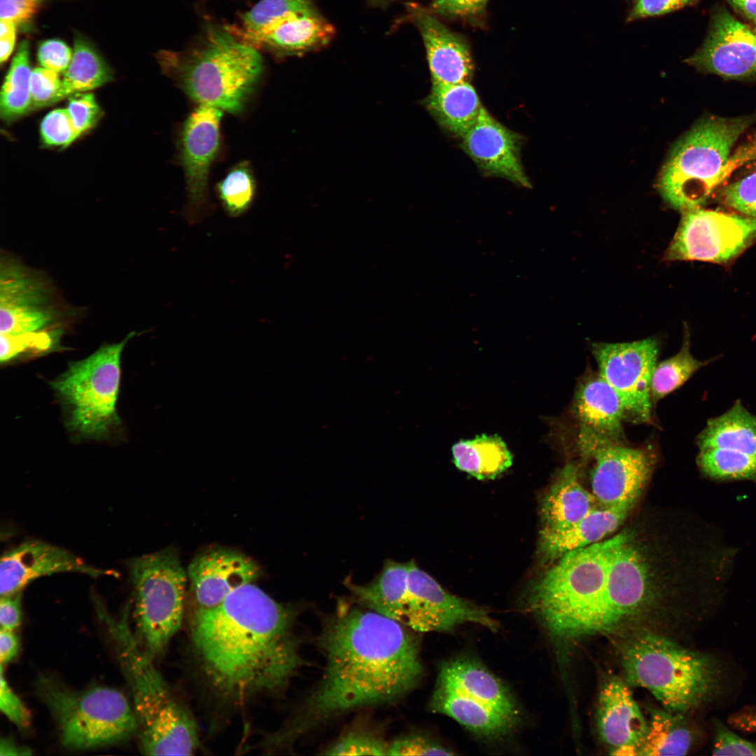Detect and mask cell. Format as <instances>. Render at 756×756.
<instances>
[{
  "label": "cell",
  "mask_w": 756,
  "mask_h": 756,
  "mask_svg": "<svg viewBox=\"0 0 756 756\" xmlns=\"http://www.w3.org/2000/svg\"><path fill=\"white\" fill-rule=\"evenodd\" d=\"M260 572L253 560L233 550L213 549L197 555L187 569L195 610L218 606L239 587L255 581Z\"/></svg>",
  "instance_id": "20"
},
{
  "label": "cell",
  "mask_w": 756,
  "mask_h": 756,
  "mask_svg": "<svg viewBox=\"0 0 756 756\" xmlns=\"http://www.w3.org/2000/svg\"><path fill=\"white\" fill-rule=\"evenodd\" d=\"M599 374L615 391L631 419L651 421L650 384L659 352L653 338L622 343H594Z\"/></svg>",
  "instance_id": "14"
},
{
  "label": "cell",
  "mask_w": 756,
  "mask_h": 756,
  "mask_svg": "<svg viewBox=\"0 0 756 756\" xmlns=\"http://www.w3.org/2000/svg\"><path fill=\"white\" fill-rule=\"evenodd\" d=\"M755 120L709 117L696 124L675 145L662 169L657 189L664 201L680 212L702 207L734 168L731 150Z\"/></svg>",
  "instance_id": "6"
},
{
  "label": "cell",
  "mask_w": 756,
  "mask_h": 756,
  "mask_svg": "<svg viewBox=\"0 0 756 756\" xmlns=\"http://www.w3.org/2000/svg\"><path fill=\"white\" fill-rule=\"evenodd\" d=\"M318 644L326 658L322 678L290 720L270 734L276 747L332 717L393 703L421 677L417 644L407 627L363 606L340 605Z\"/></svg>",
  "instance_id": "1"
},
{
  "label": "cell",
  "mask_w": 756,
  "mask_h": 756,
  "mask_svg": "<svg viewBox=\"0 0 756 756\" xmlns=\"http://www.w3.org/2000/svg\"><path fill=\"white\" fill-rule=\"evenodd\" d=\"M626 680L648 690L666 708L682 713L717 692L720 667L710 655L693 651L655 633L629 637L620 650Z\"/></svg>",
  "instance_id": "5"
},
{
  "label": "cell",
  "mask_w": 756,
  "mask_h": 756,
  "mask_svg": "<svg viewBox=\"0 0 756 756\" xmlns=\"http://www.w3.org/2000/svg\"><path fill=\"white\" fill-rule=\"evenodd\" d=\"M388 743L364 731H351L328 746L326 755H387Z\"/></svg>",
  "instance_id": "39"
},
{
  "label": "cell",
  "mask_w": 756,
  "mask_h": 756,
  "mask_svg": "<svg viewBox=\"0 0 756 756\" xmlns=\"http://www.w3.org/2000/svg\"><path fill=\"white\" fill-rule=\"evenodd\" d=\"M223 111L199 105L183 123L179 140L180 159L185 172L188 202L184 211L192 225L209 213L208 175L220 144Z\"/></svg>",
  "instance_id": "16"
},
{
  "label": "cell",
  "mask_w": 756,
  "mask_h": 756,
  "mask_svg": "<svg viewBox=\"0 0 756 756\" xmlns=\"http://www.w3.org/2000/svg\"><path fill=\"white\" fill-rule=\"evenodd\" d=\"M437 683L475 700L513 722L518 718L516 704L505 686L475 661L458 659L442 666Z\"/></svg>",
  "instance_id": "25"
},
{
  "label": "cell",
  "mask_w": 756,
  "mask_h": 756,
  "mask_svg": "<svg viewBox=\"0 0 756 756\" xmlns=\"http://www.w3.org/2000/svg\"><path fill=\"white\" fill-rule=\"evenodd\" d=\"M664 260L727 265L756 242V219L702 207L681 212Z\"/></svg>",
  "instance_id": "12"
},
{
  "label": "cell",
  "mask_w": 756,
  "mask_h": 756,
  "mask_svg": "<svg viewBox=\"0 0 756 756\" xmlns=\"http://www.w3.org/2000/svg\"><path fill=\"white\" fill-rule=\"evenodd\" d=\"M55 314L50 289L45 281L16 260L1 258V335L19 336L45 331Z\"/></svg>",
  "instance_id": "15"
},
{
  "label": "cell",
  "mask_w": 756,
  "mask_h": 756,
  "mask_svg": "<svg viewBox=\"0 0 756 756\" xmlns=\"http://www.w3.org/2000/svg\"><path fill=\"white\" fill-rule=\"evenodd\" d=\"M396 0H369L370 4L374 6H382Z\"/></svg>",
  "instance_id": "58"
},
{
  "label": "cell",
  "mask_w": 756,
  "mask_h": 756,
  "mask_svg": "<svg viewBox=\"0 0 756 756\" xmlns=\"http://www.w3.org/2000/svg\"><path fill=\"white\" fill-rule=\"evenodd\" d=\"M71 48L62 41L48 39L43 41L37 50L38 61L41 67L58 74L65 72L72 59Z\"/></svg>",
  "instance_id": "48"
},
{
  "label": "cell",
  "mask_w": 756,
  "mask_h": 756,
  "mask_svg": "<svg viewBox=\"0 0 756 756\" xmlns=\"http://www.w3.org/2000/svg\"><path fill=\"white\" fill-rule=\"evenodd\" d=\"M573 409L580 430L620 442L625 410L617 393L599 374L588 375L580 383Z\"/></svg>",
  "instance_id": "24"
},
{
  "label": "cell",
  "mask_w": 756,
  "mask_h": 756,
  "mask_svg": "<svg viewBox=\"0 0 756 756\" xmlns=\"http://www.w3.org/2000/svg\"><path fill=\"white\" fill-rule=\"evenodd\" d=\"M30 750L17 745L12 739L8 738H1L0 743L1 755H31Z\"/></svg>",
  "instance_id": "57"
},
{
  "label": "cell",
  "mask_w": 756,
  "mask_h": 756,
  "mask_svg": "<svg viewBox=\"0 0 756 756\" xmlns=\"http://www.w3.org/2000/svg\"><path fill=\"white\" fill-rule=\"evenodd\" d=\"M488 0H434L433 10L440 15L454 17H472L480 14Z\"/></svg>",
  "instance_id": "51"
},
{
  "label": "cell",
  "mask_w": 756,
  "mask_h": 756,
  "mask_svg": "<svg viewBox=\"0 0 756 756\" xmlns=\"http://www.w3.org/2000/svg\"><path fill=\"white\" fill-rule=\"evenodd\" d=\"M0 680L1 711L19 729L27 728L31 719L29 711L9 686L4 675V665L2 664H1Z\"/></svg>",
  "instance_id": "47"
},
{
  "label": "cell",
  "mask_w": 756,
  "mask_h": 756,
  "mask_svg": "<svg viewBox=\"0 0 756 756\" xmlns=\"http://www.w3.org/2000/svg\"><path fill=\"white\" fill-rule=\"evenodd\" d=\"M452 752L425 736L412 734L388 743L387 755H451Z\"/></svg>",
  "instance_id": "46"
},
{
  "label": "cell",
  "mask_w": 756,
  "mask_h": 756,
  "mask_svg": "<svg viewBox=\"0 0 756 756\" xmlns=\"http://www.w3.org/2000/svg\"><path fill=\"white\" fill-rule=\"evenodd\" d=\"M748 18L756 22V0H725Z\"/></svg>",
  "instance_id": "56"
},
{
  "label": "cell",
  "mask_w": 756,
  "mask_h": 756,
  "mask_svg": "<svg viewBox=\"0 0 756 756\" xmlns=\"http://www.w3.org/2000/svg\"><path fill=\"white\" fill-rule=\"evenodd\" d=\"M21 592L1 596L0 601V624L3 629L13 631L21 624Z\"/></svg>",
  "instance_id": "52"
},
{
  "label": "cell",
  "mask_w": 756,
  "mask_h": 756,
  "mask_svg": "<svg viewBox=\"0 0 756 756\" xmlns=\"http://www.w3.org/2000/svg\"><path fill=\"white\" fill-rule=\"evenodd\" d=\"M430 706L470 730L485 736L507 733L515 724L486 706L437 683Z\"/></svg>",
  "instance_id": "29"
},
{
  "label": "cell",
  "mask_w": 756,
  "mask_h": 756,
  "mask_svg": "<svg viewBox=\"0 0 756 756\" xmlns=\"http://www.w3.org/2000/svg\"><path fill=\"white\" fill-rule=\"evenodd\" d=\"M423 103L444 130L460 139L472 126L483 107L469 82L432 85Z\"/></svg>",
  "instance_id": "28"
},
{
  "label": "cell",
  "mask_w": 756,
  "mask_h": 756,
  "mask_svg": "<svg viewBox=\"0 0 756 756\" xmlns=\"http://www.w3.org/2000/svg\"><path fill=\"white\" fill-rule=\"evenodd\" d=\"M67 110L78 136L93 128L102 115L94 96L90 92L70 96Z\"/></svg>",
  "instance_id": "44"
},
{
  "label": "cell",
  "mask_w": 756,
  "mask_h": 756,
  "mask_svg": "<svg viewBox=\"0 0 756 756\" xmlns=\"http://www.w3.org/2000/svg\"><path fill=\"white\" fill-rule=\"evenodd\" d=\"M701 472L718 480L750 479L756 481V456L722 449H701L696 458Z\"/></svg>",
  "instance_id": "36"
},
{
  "label": "cell",
  "mask_w": 756,
  "mask_h": 756,
  "mask_svg": "<svg viewBox=\"0 0 756 756\" xmlns=\"http://www.w3.org/2000/svg\"><path fill=\"white\" fill-rule=\"evenodd\" d=\"M42 0H0L1 20H8L17 25L28 23L38 12Z\"/></svg>",
  "instance_id": "50"
},
{
  "label": "cell",
  "mask_w": 756,
  "mask_h": 756,
  "mask_svg": "<svg viewBox=\"0 0 756 756\" xmlns=\"http://www.w3.org/2000/svg\"><path fill=\"white\" fill-rule=\"evenodd\" d=\"M1 363L8 361L27 351H46L51 349L56 342L57 332L47 330L20 336L0 335Z\"/></svg>",
  "instance_id": "43"
},
{
  "label": "cell",
  "mask_w": 756,
  "mask_h": 756,
  "mask_svg": "<svg viewBox=\"0 0 756 756\" xmlns=\"http://www.w3.org/2000/svg\"><path fill=\"white\" fill-rule=\"evenodd\" d=\"M217 192L230 216L244 214L251 206L255 193V180L248 164L244 162L231 169L217 185Z\"/></svg>",
  "instance_id": "37"
},
{
  "label": "cell",
  "mask_w": 756,
  "mask_h": 756,
  "mask_svg": "<svg viewBox=\"0 0 756 756\" xmlns=\"http://www.w3.org/2000/svg\"><path fill=\"white\" fill-rule=\"evenodd\" d=\"M128 608L118 620L106 611L101 616L132 691L141 750L150 755H192L200 746L195 721L129 628Z\"/></svg>",
  "instance_id": "4"
},
{
  "label": "cell",
  "mask_w": 756,
  "mask_h": 756,
  "mask_svg": "<svg viewBox=\"0 0 756 756\" xmlns=\"http://www.w3.org/2000/svg\"><path fill=\"white\" fill-rule=\"evenodd\" d=\"M113 71L86 40H74L73 55L62 78L64 97L99 88L113 79Z\"/></svg>",
  "instance_id": "33"
},
{
  "label": "cell",
  "mask_w": 756,
  "mask_h": 756,
  "mask_svg": "<svg viewBox=\"0 0 756 756\" xmlns=\"http://www.w3.org/2000/svg\"><path fill=\"white\" fill-rule=\"evenodd\" d=\"M606 582L601 597L578 638L616 630L641 615L655 592L650 565L628 532L612 538Z\"/></svg>",
  "instance_id": "11"
},
{
  "label": "cell",
  "mask_w": 756,
  "mask_h": 756,
  "mask_svg": "<svg viewBox=\"0 0 756 756\" xmlns=\"http://www.w3.org/2000/svg\"><path fill=\"white\" fill-rule=\"evenodd\" d=\"M696 0H634L628 21L658 16L678 10Z\"/></svg>",
  "instance_id": "49"
},
{
  "label": "cell",
  "mask_w": 756,
  "mask_h": 756,
  "mask_svg": "<svg viewBox=\"0 0 756 756\" xmlns=\"http://www.w3.org/2000/svg\"><path fill=\"white\" fill-rule=\"evenodd\" d=\"M633 505L597 507L569 527L540 536V551L545 560H557L564 554L598 542L625 519Z\"/></svg>",
  "instance_id": "27"
},
{
  "label": "cell",
  "mask_w": 756,
  "mask_h": 756,
  "mask_svg": "<svg viewBox=\"0 0 756 756\" xmlns=\"http://www.w3.org/2000/svg\"><path fill=\"white\" fill-rule=\"evenodd\" d=\"M227 29L241 41L279 55H302L328 45L335 34L333 25L312 8L292 13L256 33Z\"/></svg>",
  "instance_id": "22"
},
{
  "label": "cell",
  "mask_w": 756,
  "mask_h": 756,
  "mask_svg": "<svg viewBox=\"0 0 756 756\" xmlns=\"http://www.w3.org/2000/svg\"><path fill=\"white\" fill-rule=\"evenodd\" d=\"M19 648V638L13 631L1 629L0 631L1 664L6 665L13 660L18 654Z\"/></svg>",
  "instance_id": "54"
},
{
  "label": "cell",
  "mask_w": 756,
  "mask_h": 756,
  "mask_svg": "<svg viewBox=\"0 0 756 756\" xmlns=\"http://www.w3.org/2000/svg\"><path fill=\"white\" fill-rule=\"evenodd\" d=\"M754 33H755V36H756V28H755V32H754Z\"/></svg>",
  "instance_id": "59"
},
{
  "label": "cell",
  "mask_w": 756,
  "mask_h": 756,
  "mask_svg": "<svg viewBox=\"0 0 756 756\" xmlns=\"http://www.w3.org/2000/svg\"><path fill=\"white\" fill-rule=\"evenodd\" d=\"M42 141L46 146L67 147L79 136L67 108H57L48 113L40 125Z\"/></svg>",
  "instance_id": "42"
},
{
  "label": "cell",
  "mask_w": 756,
  "mask_h": 756,
  "mask_svg": "<svg viewBox=\"0 0 756 756\" xmlns=\"http://www.w3.org/2000/svg\"><path fill=\"white\" fill-rule=\"evenodd\" d=\"M720 196L735 212L756 219V172L725 186Z\"/></svg>",
  "instance_id": "41"
},
{
  "label": "cell",
  "mask_w": 756,
  "mask_h": 756,
  "mask_svg": "<svg viewBox=\"0 0 756 756\" xmlns=\"http://www.w3.org/2000/svg\"><path fill=\"white\" fill-rule=\"evenodd\" d=\"M37 690L53 716L64 746L86 749L126 739L139 729L134 710L125 696L108 687L68 689L46 676Z\"/></svg>",
  "instance_id": "8"
},
{
  "label": "cell",
  "mask_w": 756,
  "mask_h": 756,
  "mask_svg": "<svg viewBox=\"0 0 756 756\" xmlns=\"http://www.w3.org/2000/svg\"><path fill=\"white\" fill-rule=\"evenodd\" d=\"M580 447L594 460L592 493L600 507L633 505L650 478L654 454L649 448H632L580 430Z\"/></svg>",
  "instance_id": "13"
},
{
  "label": "cell",
  "mask_w": 756,
  "mask_h": 756,
  "mask_svg": "<svg viewBox=\"0 0 756 756\" xmlns=\"http://www.w3.org/2000/svg\"><path fill=\"white\" fill-rule=\"evenodd\" d=\"M0 62H6L14 50L17 24L8 20L0 21Z\"/></svg>",
  "instance_id": "53"
},
{
  "label": "cell",
  "mask_w": 756,
  "mask_h": 756,
  "mask_svg": "<svg viewBox=\"0 0 756 756\" xmlns=\"http://www.w3.org/2000/svg\"><path fill=\"white\" fill-rule=\"evenodd\" d=\"M59 573L98 578L113 570L94 568L71 552L37 540H27L4 552L0 562V594H14L37 578Z\"/></svg>",
  "instance_id": "18"
},
{
  "label": "cell",
  "mask_w": 756,
  "mask_h": 756,
  "mask_svg": "<svg viewBox=\"0 0 756 756\" xmlns=\"http://www.w3.org/2000/svg\"><path fill=\"white\" fill-rule=\"evenodd\" d=\"M612 545L611 538L564 554L535 586L533 610L554 636L578 638L601 597Z\"/></svg>",
  "instance_id": "7"
},
{
  "label": "cell",
  "mask_w": 756,
  "mask_h": 756,
  "mask_svg": "<svg viewBox=\"0 0 756 756\" xmlns=\"http://www.w3.org/2000/svg\"><path fill=\"white\" fill-rule=\"evenodd\" d=\"M686 62L726 78L756 77V36L727 10L718 9L704 43Z\"/></svg>",
  "instance_id": "17"
},
{
  "label": "cell",
  "mask_w": 756,
  "mask_h": 756,
  "mask_svg": "<svg viewBox=\"0 0 756 756\" xmlns=\"http://www.w3.org/2000/svg\"><path fill=\"white\" fill-rule=\"evenodd\" d=\"M730 723L735 727L750 732H756V711H747L734 715Z\"/></svg>",
  "instance_id": "55"
},
{
  "label": "cell",
  "mask_w": 756,
  "mask_h": 756,
  "mask_svg": "<svg viewBox=\"0 0 756 756\" xmlns=\"http://www.w3.org/2000/svg\"><path fill=\"white\" fill-rule=\"evenodd\" d=\"M451 451L455 465L479 479L494 478L512 462L505 443L494 435L460 440L453 445Z\"/></svg>",
  "instance_id": "31"
},
{
  "label": "cell",
  "mask_w": 756,
  "mask_h": 756,
  "mask_svg": "<svg viewBox=\"0 0 756 756\" xmlns=\"http://www.w3.org/2000/svg\"><path fill=\"white\" fill-rule=\"evenodd\" d=\"M696 444L699 449L722 448L756 456V416L737 400L726 412L708 420Z\"/></svg>",
  "instance_id": "30"
},
{
  "label": "cell",
  "mask_w": 756,
  "mask_h": 756,
  "mask_svg": "<svg viewBox=\"0 0 756 756\" xmlns=\"http://www.w3.org/2000/svg\"><path fill=\"white\" fill-rule=\"evenodd\" d=\"M135 591L137 639L153 658L160 655L180 629L187 572L168 550L144 554L129 563Z\"/></svg>",
  "instance_id": "10"
},
{
  "label": "cell",
  "mask_w": 756,
  "mask_h": 756,
  "mask_svg": "<svg viewBox=\"0 0 756 756\" xmlns=\"http://www.w3.org/2000/svg\"><path fill=\"white\" fill-rule=\"evenodd\" d=\"M296 610L253 582L214 608L195 610L191 639L213 687L235 700L285 689L303 664Z\"/></svg>",
  "instance_id": "2"
},
{
  "label": "cell",
  "mask_w": 756,
  "mask_h": 756,
  "mask_svg": "<svg viewBox=\"0 0 756 756\" xmlns=\"http://www.w3.org/2000/svg\"><path fill=\"white\" fill-rule=\"evenodd\" d=\"M596 718L599 734L611 747L612 755H638L648 722L628 685L620 678L611 676L603 683Z\"/></svg>",
  "instance_id": "21"
},
{
  "label": "cell",
  "mask_w": 756,
  "mask_h": 756,
  "mask_svg": "<svg viewBox=\"0 0 756 756\" xmlns=\"http://www.w3.org/2000/svg\"><path fill=\"white\" fill-rule=\"evenodd\" d=\"M713 755H756V743L732 732L718 720L713 722Z\"/></svg>",
  "instance_id": "45"
},
{
  "label": "cell",
  "mask_w": 756,
  "mask_h": 756,
  "mask_svg": "<svg viewBox=\"0 0 756 756\" xmlns=\"http://www.w3.org/2000/svg\"><path fill=\"white\" fill-rule=\"evenodd\" d=\"M598 502L579 479L578 467L567 463L558 473L541 506L540 536L561 531L576 523L593 510Z\"/></svg>",
  "instance_id": "26"
},
{
  "label": "cell",
  "mask_w": 756,
  "mask_h": 756,
  "mask_svg": "<svg viewBox=\"0 0 756 756\" xmlns=\"http://www.w3.org/2000/svg\"><path fill=\"white\" fill-rule=\"evenodd\" d=\"M59 74L43 67L32 70L30 82L31 106L39 108L65 98Z\"/></svg>",
  "instance_id": "40"
},
{
  "label": "cell",
  "mask_w": 756,
  "mask_h": 756,
  "mask_svg": "<svg viewBox=\"0 0 756 756\" xmlns=\"http://www.w3.org/2000/svg\"><path fill=\"white\" fill-rule=\"evenodd\" d=\"M680 350L672 357L656 364L651 384V400L654 402L685 384L696 372L713 360L700 361L690 353L689 330H685Z\"/></svg>",
  "instance_id": "35"
},
{
  "label": "cell",
  "mask_w": 756,
  "mask_h": 756,
  "mask_svg": "<svg viewBox=\"0 0 756 756\" xmlns=\"http://www.w3.org/2000/svg\"><path fill=\"white\" fill-rule=\"evenodd\" d=\"M31 71L29 45L20 42L2 85L0 113L2 120L10 123L32 109L30 90Z\"/></svg>",
  "instance_id": "34"
},
{
  "label": "cell",
  "mask_w": 756,
  "mask_h": 756,
  "mask_svg": "<svg viewBox=\"0 0 756 756\" xmlns=\"http://www.w3.org/2000/svg\"><path fill=\"white\" fill-rule=\"evenodd\" d=\"M156 58L162 72L199 105L234 115L244 111L264 69L258 49L215 25L188 48L161 50Z\"/></svg>",
  "instance_id": "3"
},
{
  "label": "cell",
  "mask_w": 756,
  "mask_h": 756,
  "mask_svg": "<svg viewBox=\"0 0 756 756\" xmlns=\"http://www.w3.org/2000/svg\"><path fill=\"white\" fill-rule=\"evenodd\" d=\"M693 741L694 732L682 713L655 710L651 713L638 755H684Z\"/></svg>",
  "instance_id": "32"
},
{
  "label": "cell",
  "mask_w": 756,
  "mask_h": 756,
  "mask_svg": "<svg viewBox=\"0 0 756 756\" xmlns=\"http://www.w3.org/2000/svg\"><path fill=\"white\" fill-rule=\"evenodd\" d=\"M311 0H260L241 15L244 33L259 32L292 13L314 8Z\"/></svg>",
  "instance_id": "38"
},
{
  "label": "cell",
  "mask_w": 756,
  "mask_h": 756,
  "mask_svg": "<svg viewBox=\"0 0 756 756\" xmlns=\"http://www.w3.org/2000/svg\"><path fill=\"white\" fill-rule=\"evenodd\" d=\"M412 17L422 37L432 85L469 82L473 64L468 46L436 18L421 8Z\"/></svg>",
  "instance_id": "23"
},
{
  "label": "cell",
  "mask_w": 756,
  "mask_h": 756,
  "mask_svg": "<svg viewBox=\"0 0 756 756\" xmlns=\"http://www.w3.org/2000/svg\"><path fill=\"white\" fill-rule=\"evenodd\" d=\"M461 139L462 149L485 176L531 188L521 160L522 136L502 125L485 108Z\"/></svg>",
  "instance_id": "19"
},
{
  "label": "cell",
  "mask_w": 756,
  "mask_h": 756,
  "mask_svg": "<svg viewBox=\"0 0 756 756\" xmlns=\"http://www.w3.org/2000/svg\"><path fill=\"white\" fill-rule=\"evenodd\" d=\"M106 344L88 358L69 365L50 384L65 405L71 430L84 438L102 439L120 423L116 402L120 358L127 342Z\"/></svg>",
  "instance_id": "9"
}]
</instances>
